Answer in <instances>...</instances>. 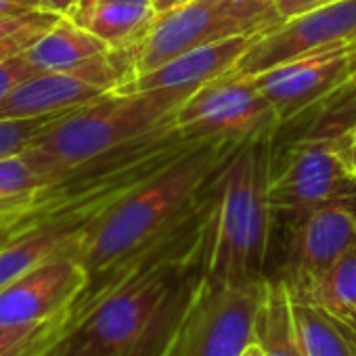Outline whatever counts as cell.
<instances>
[{"instance_id":"1","label":"cell","mask_w":356,"mask_h":356,"mask_svg":"<svg viewBox=\"0 0 356 356\" xmlns=\"http://www.w3.org/2000/svg\"><path fill=\"white\" fill-rule=\"evenodd\" d=\"M202 140L206 138L185 134L172 120L70 170L57 181L0 210V235L9 239L34 227H65L84 233L120 200L170 168Z\"/></svg>"},{"instance_id":"2","label":"cell","mask_w":356,"mask_h":356,"mask_svg":"<svg viewBox=\"0 0 356 356\" xmlns=\"http://www.w3.org/2000/svg\"><path fill=\"white\" fill-rule=\"evenodd\" d=\"M239 143L206 138L170 168L120 200L80 237L88 285L103 279L181 222L208 193Z\"/></svg>"},{"instance_id":"3","label":"cell","mask_w":356,"mask_h":356,"mask_svg":"<svg viewBox=\"0 0 356 356\" xmlns=\"http://www.w3.org/2000/svg\"><path fill=\"white\" fill-rule=\"evenodd\" d=\"M270 138L241 143L216 176V216L204 275L216 285L264 281L270 241Z\"/></svg>"},{"instance_id":"4","label":"cell","mask_w":356,"mask_h":356,"mask_svg":"<svg viewBox=\"0 0 356 356\" xmlns=\"http://www.w3.org/2000/svg\"><path fill=\"white\" fill-rule=\"evenodd\" d=\"M191 92L195 90L159 88L105 95L61 113L32 138L22 157L40 174L42 185H49L70 170L165 126Z\"/></svg>"},{"instance_id":"5","label":"cell","mask_w":356,"mask_h":356,"mask_svg":"<svg viewBox=\"0 0 356 356\" xmlns=\"http://www.w3.org/2000/svg\"><path fill=\"white\" fill-rule=\"evenodd\" d=\"M264 283L216 285L202 270L155 356H241L256 341Z\"/></svg>"},{"instance_id":"6","label":"cell","mask_w":356,"mask_h":356,"mask_svg":"<svg viewBox=\"0 0 356 356\" xmlns=\"http://www.w3.org/2000/svg\"><path fill=\"white\" fill-rule=\"evenodd\" d=\"M281 24L275 0H191L157 13L136 49V76L191 49L235 36H256Z\"/></svg>"},{"instance_id":"7","label":"cell","mask_w":356,"mask_h":356,"mask_svg":"<svg viewBox=\"0 0 356 356\" xmlns=\"http://www.w3.org/2000/svg\"><path fill=\"white\" fill-rule=\"evenodd\" d=\"M350 132L308 136L298 140L279 168L270 174L268 197L273 210L308 212L329 204L356 200V176L348 161Z\"/></svg>"},{"instance_id":"8","label":"cell","mask_w":356,"mask_h":356,"mask_svg":"<svg viewBox=\"0 0 356 356\" xmlns=\"http://www.w3.org/2000/svg\"><path fill=\"white\" fill-rule=\"evenodd\" d=\"M176 128L193 138L248 143L270 138L281 120L252 76L229 72L204 86L178 107Z\"/></svg>"},{"instance_id":"9","label":"cell","mask_w":356,"mask_h":356,"mask_svg":"<svg viewBox=\"0 0 356 356\" xmlns=\"http://www.w3.org/2000/svg\"><path fill=\"white\" fill-rule=\"evenodd\" d=\"M356 40V0H335L258 34L233 72L254 76L337 44Z\"/></svg>"},{"instance_id":"10","label":"cell","mask_w":356,"mask_h":356,"mask_svg":"<svg viewBox=\"0 0 356 356\" xmlns=\"http://www.w3.org/2000/svg\"><path fill=\"white\" fill-rule=\"evenodd\" d=\"M88 287V273L74 250L59 252L0 289V325H36L72 314Z\"/></svg>"},{"instance_id":"11","label":"cell","mask_w":356,"mask_h":356,"mask_svg":"<svg viewBox=\"0 0 356 356\" xmlns=\"http://www.w3.org/2000/svg\"><path fill=\"white\" fill-rule=\"evenodd\" d=\"M352 76V42L298 57L252 80L275 107L281 124L293 120L310 105L335 97Z\"/></svg>"},{"instance_id":"12","label":"cell","mask_w":356,"mask_h":356,"mask_svg":"<svg viewBox=\"0 0 356 356\" xmlns=\"http://www.w3.org/2000/svg\"><path fill=\"white\" fill-rule=\"evenodd\" d=\"M283 281L291 293L308 289L352 245H356V212L350 204L318 206L298 214Z\"/></svg>"},{"instance_id":"13","label":"cell","mask_w":356,"mask_h":356,"mask_svg":"<svg viewBox=\"0 0 356 356\" xmlns=\"http://www.w3.org/2000/svg\"><path fill=\"white\" fill-rule=\"evenodd\" d=\"M256 36H235V38H227L214 44L191 49L183 55L165 61L153 72L136 76L132 82L120 88L118 95L159 90V88L197 90L200 86L233 72Z\"/></svg>"},{"instance_id":"14","label":"cell","mask_w":356,"mask_h":356,"mask_svg":"<svg viewBox=\"0 0 356 356\" xmlns=\"http://www.w3.org/2000/svg\"><path fill=\"white\" fill-rule=\"evenodd\" d=\"M111 95L72 74H36L0 101V122L65 113Z\"/></svg>"},{"instance_id":"15","label":"cell","mask_w":356,"mask_h":356,"mask_svg":"<svg viewBox=\"0 0 356 356\" xmlns=\"http://www.w3.org/2000/svg\"><path fill=\"white\" fill-rule=\"evenodd\" d=\"M109 49L111 47L86 26L72 17H59L26 57L40 74H72L80 78L82 72Z\"/></svg>"},{"instance_id":"16","label":"cell","mask_w":356,"mask_h":356,"mask_svg":"<svg viewBox=\"0 0 356 356\" xmlns=\"http://www.w3.org/2000/svg\"><path fill=\"white\" fill-rule=\"evenodd\" d=\"M291 298L302 356H356V329L346 316L293 293Z\"/></svg>"},{"instance_id":"17","label":"cell","mask_w":356,"mask_h":356,"mask_svg":"<svg viewBox=\"0 0 356 356\" xmlns=\"http://www.w3.org/2000/svg\"><path fill=\"white\" fill-rule=\"evenodd\" d=\"M80 237L82 233L65 227H34L5 239L0 245V289L59 252L78 254Z\"/></svg>"},{"instance_id":"18","label":"cell","mask_w":356,"mask_h":356,"mask_svg":"<svg viewBox=\"0 0 356 356\" xmlns=\"http://www.w3.org/2000/svg\"><path fill=\"white\" fill-rule=\"evenodd\" d=\"M256 341L264 356H302L296 333L293 298L283 279H266L264 283L256 318Z\"/></svg>"},{"instance_id":"19","label":"cell","mask_w":356,"mask_h":356,"mask_svg":"<svg viewBox=\"0 0 356 356\" xmlns=\"http://www.w3.org/2000/svg\"><path fill=\"white\" fill-rule=\"evenodd\" d=\"M155 15L153 0H103L84 26L111 49H130L140 44Z\"/></svg>"},{"instance_id":"20","label":"cell","mask_w":356,"mask_h":356,"mask_svg":"<svg viewBox=\"0 0 356 356\" xmlns=\"http://www.w3.org/2000/svg\"><path fill=\"white\" fill-rule=\"evenodd\" d=\"M293 296L310 300L341 316L354 312L356 310V245H352L308 289Z\"/></svg>"},{"instance_id":"21","label":"cell","mask_w":356,"mask_h":356,"mask_svg":"<svg viewBox=\"0 0 356 356\" xmlns=\"http://www.w3.org/2000/svg\"><path fill=\"white\" fill-rule=\"evenodd\" d=\"M67 318L36 325H0V356H36L65 329Z\"/></svg>"},{"instance_id":"22","label":"cell","mask_w":356,"mask_h":356,"mask_svg":"<svg viewBox=\"0 0 356 356\" xmlns=\"http://www.w3.org/2000/svg\"><path fill=\"white\" fill-rule=\"evenodd\" d=\"M38 187H42L40 174L22 155L0 159V210L24 200Z\"/></svg>"},{"instance_id":"23","label":"cell","mask_w":356,"mask_h":356,"mask_svg":"<svg viewBox=\"0 0 356 356\" xmlns=\"http://www.w3.org/2000/svg\"><path fill=\"white\" fill-rule=\"evenodd\" d=\"M61 15L49 13V11H34L30 15V19L15 32L7 34L0 38V65L26 55L59 19Z\"/></svg>"},{"instance_id":"24","label":"cell","mask_w":356,"mask_h":356,"mask_svg":"<svg viewBox=\"0 0 356 356\" xmlns=\"http://www.w3.org/2000/svg\"><path fill=\"white\" fill-rule=\"evenodd\" d=\"M67 113V111H65ZM57 115H47V118H34V120H17V122H0V159L22 155L24 149L32 143V138L49 126Z\"/></svg>"},{"instance_id":"25","label":"cell","mask_w":356,"mask_h":356,"mask_svg":"<svg viewBox=\"0 0 356 356\" xmlns=\"http://www.w3.org/2000/svg\"><path fill=\"white\" fill-rule=\"evenodd\" d=\"M40 74L26 55L15 57L7 63L0 65V101H3L15 86H19L22 82H26L28 78Z\"/></svg>"},{"instance_id":"26","label":"cell","mask_w":356,"mask_h":356,"mask_svg":"<svg viewBox=\"0 0 356 356\" xmlns=\"http://www.w3.org/2000/svg\"><path fill=\"white\" fill-rule=\"evenodd\" d=\"M36 356H97L95 352H90L86 346H82L80 341H76L74 337H70L67 333H61L51 346H47L40 354Z\"/></svg>"},{"instance_id":"27","label":"cell","mask_w":356,"mask_h":356,"mask_svg":"<svg viewBox=\"0 0 356 356\" xmlns=\"http://www.w3.org/2000/svg\"><path fill=\"white\" fill-rule=\"evenodd\" d=\"M329 3H335V0H275V7H277L281 22H285L289 17L302 15L306 11H312V9L329 5Z\"/></svg>"},{"instance_id":"28","label":"cell","mask_w":356,"mask_h":356,"mask_svg":"<svg viewBox=\"0 0 356 356\" xmlns=\"http://www.w3.org/2000/svg\"><path fill=\"white\" fill-rule=\"evenodd\" d=\"M40 11V0H0V19Z\"/></svg>"},{"instance_id":"29","label":"cell","mask_w":356,"mask_h":356,"mask_svg":"<svg viewBox=\"0 0 356 356\" xmlns=\"http://www.w3.org/2000/svg\"><path fill=\"white\" fill-rule=\"evenodd\" d=\"M82 5V0H40V9L61 15V17H74Z\"/></svg>"},{"instance_id":"30","label":"cell","mask_w":356,"mask_h":356,"mask_svg":"<svg viewBox=\"0 0 356 356\" xmlns=\"http://www.w3.org/2000/svg\"><path fill=\"white\" fill-rule=\"evenodd\" d=\"M99 3H103V0H82V5H80V9H78V13L72 17V19H76L78 24H86V19H88V15H90V11L99 5Z\"/></svg>"},{"instance_id":"31","label":"cell","mask_w":356,"mask_h":356,"mask_svg":"<svg viewBox=\"0 0 356 356\" xmlns=\"http://www.w3.org/2000/svg\"><path fill=\"white\" fill-rule=\"evenodd\" d=\"M191 3V0H155L153 7H155V13H165V11H172L176 7H183Z\"/></svg>"},{"instance_id":"32","label":"cell","mask_w":356,"mask_h":356,"mask_svg":"<svg viewBox=\"0 0 356 356\" xmlns=\"http://www.w3.org/2000/svg\"><path fill=\"white\" fill-rule=\"evenodd\" d=\"M352 138H350V147H348V161H350V168L356 176V128L350 130Z\"/></svg>"},{"instance_id":"33","label":"cell","mask_w":356,"mask_h":356,"mask_svg":"<svg viewBox=\"0 0 356 356\" xmlns=\"http://www.w3.org/2000/svg\"><path fill=\"white\" fill-rule=\"evenodd\" d=\"M354 88V95H352V115H350V122H348V128H346V132H350V130H354L356 128V82L352 84V86H348L346 90H352ZM343 92V90H341Z\"/></svg>"},{"instance_id":"34","label":"cell","mask_w":356,"mask_h":356,"mask_svg":"<svg viewBox=\"0 0 356 356\" xmlns=\"http://www.w3.org/2000/svg\"><path fill=\"white\" fill-rule=\"evenodd\" d=\"M354 82H356V40L352 42V76H350L348 84H346L341 90H346V88H348V86H352ZM341 90H339V92H341Z\"/></svg>"},{"instance_id":"35","label":"cell","mask_w":356,"mask_h":356,"mask_svg":"<svg viewBox=\"0 0 356 356\" xmlns=\"http://www.w3.org/2000/svg\"><path fill=\"white\" fill-rule=\"evenodd\" d=\"M241 356H264V352H262V348H260L258 341H252V343L243 350Z\"/></svg>"},{"instance_id":"36","label":"cell","mask_w":356,"mask_h":356,"mask_svg":"<svg viewBox=\"0 0 356 356\" xmlns=\"http://www.w3.org/2000/svg\"><path fill=\"white\" fill-rule=\"evenodd\" d=\"M346 318H348V321H350V325L356 329V314H346Z\"/></svg>"},{"instance_id":"37","label":"cell","mask_w":356,"mask_h":356,"mask_svg":"<svg viewBox=\"0 0 356 356\" xmlns=\"http://www.w3.org/2000/svg\"><path fill=\"white\" fill-rule=\"evenodd\" d=\"M3 243H5V237H3V235H0V245H3Z\"/></svg>"},{"instance_id":"38","label":"cell","mask_w":356,"mask_h":356,"mask_svg":"<svg viewBox=\"0 0 356 356\" xmlns=\"http://www.w3.org/2000/svg\"><path fill=\"white\" fill-rule=\"evenodd\" d=\"M350 314H356V310H354V312H350Z\"/></svg>"},{"instance_id":"39","label":"cell","mask_w":356,"mask_h":356,"mask_svg":"<svg viewBox=\"0 0 356 356\" xmlns=\"http://www.w3.org/2000/svg\"><path fill=\"white\" fill-rule=\"evenodd\" d=\"M153 3H155V0H153Z\"/></svg>"}]
</instances>
